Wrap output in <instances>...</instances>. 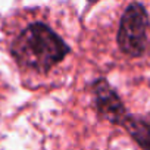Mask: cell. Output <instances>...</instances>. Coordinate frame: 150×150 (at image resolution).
I'll use <instances>...</instances> for the list:
<instances>
[{
    "instance_id": "2",
    "label": "cell",
    "mask_w": 150,
    "mask_h": 150,
    "mask_svg": "<svg viewBox=\"0 0 150 150\" xmlns=\"http://www.w3.org/2000/svg\"><path fill=\"white\" fill-rule=\"evenodd\" d=\"M147 30H149V16L146 9L132 3L124 12L121 19L118 43L124 53L129 56H141L147 46Z\"/></svg>"
},
{
    "instance_id": "3",
    "label": "cell",
    "mask_w": 150,
    "mask_h": 150,
    "mask_svg": "<svg viewBox=\"0 0 150 150\" xmlns=\"http://www.w3.org/2000/svg\"><path fill=\"white\" fill-rule=\"evenodd\" d=\"M94 97L99 112L113 124H124L127 119V112L118 94L105 80H99L94 84Z\"/></svg>"
},
{
    "instance_id": "1",
    "label": "cell",
    "mask_w": 150,
    "mask_h": 150,
    "mask_svg": "<svg viewBox=\"0 0 150 150\" xmlns=\"http://www.w3.org/2000/svg\"><path fill=\"white\" fill-rule=\"evenodd\" d=\"M66 43L47 25L30 24L12 43V54L16 62L28 69L46 72L68 53Z\"/></svg>"
},
{
    "instance_id": "4",
    "label": "cell",
    "mask_w": 150,
    "mask_h": 150,
    "mask_svg": "<svg viewBox=\"0 0 150 150\" xmlns=\"http://www.w3.org/2000/svg\"><path fill=\"white\" fill-rule=\"evenodd\" d=\"M122 125L143 150H150V125L146 121L134 116H127Z\"/></svg>"
}]
</instances>
